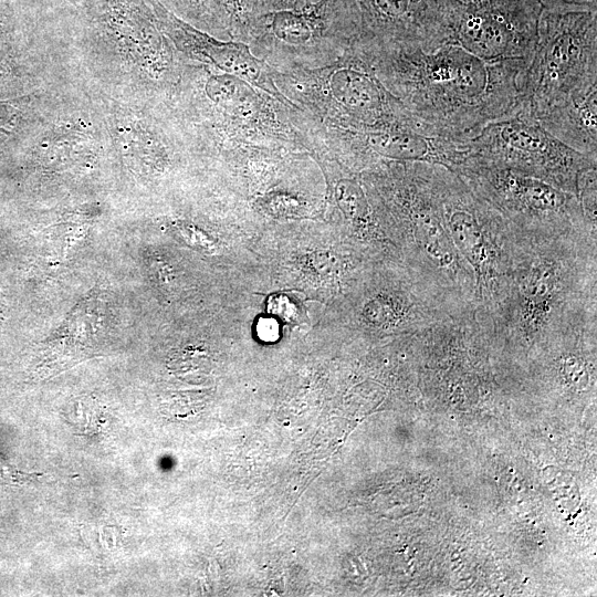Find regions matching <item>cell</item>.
<instances>
[{
	"mask_svg": "<svg viewBox=\"0 0 597 597\" xmlns=\"http://www.w3.org/2000/svg\"><path fill=\"white\" fill-rule=\"evenodd\" d=\"M334 306L339 327L365 339L410 337L462 313L402 261L392 259L371 261Z\"/></svg>",
	"mask_w": 597,
	"mask_h": 597,
	"instance_id": "obj_5",
	"label": "cell"
},
{
	"mask_svg": "<svg viewBox=\"0 0 597 597\" xmlns=\"http://www.w3.org/2000/svg\"><path fill=\"white\" fill-rule=\"evenodd\" d=\"M543 9L553 11H597V0H538Z\"/></svg>",
	"mask_w": 597,
	"mask_h": 597,
	"instance_id": "obj_17",
	"label": "cell"
},
{
	"mask_svg": "<svg viewBox=\"0 0 597 597\" xmlns=\"http://www.w3.org/2000/svg\"><path fill=\"white\" fill-rule=\"evenodd\" d=\"M505 218L511 228L528 233L589 232L576 195L512 169L471 165L457 172Z\"/></svg>",
	"mask_w": 597,
	"mask_h": 597,
	"instance_id": "obj_10",
	"label": "cell"
},
{
	"mask_svg": "<svg viewBox=\"0 0 597 597\" xmlns=\"http://www.w3.org/2000/svg\"><path fill=\"white\" fill-rule=\"evenodd\" d=\"M596 87L597 11L543 9L517 114L535 121L569 97Z\"/></svg>",
	"mask_w": 597,
	"mask_h": 597,
	"instance_id": "obj_6",
	"label": "cell"
},
{
	"mask_svg": "<svg viewBox=\"0 0 597 597\" xmlns=\"http://www.w3.org/2000/svg\"><path fill=\"white\" fill-rule=\"evenodd\" d=\"M442 216L452 242L475 280V304L489 311L510 271L514 233L505 218L457 172L434 166Z\"/></svg>",
	"mask_w": 597,
	"mask_h": 597,
	"instance_id": "obj_7",
	"label": "cell"
},
{
	"mask_svg": "<svg viewBox=\"0 0 597 597\" xmlns=\"http://www.w3.org/2000/svg\"><path fill=\"white\" fill-rule=\"evenodd\" d=\"M436 164L383 161L363 171L384 209L402 262L459 312L476 308L472 270L448 232Z\"/></svg>",
	"mask_w": 597,
	"mask_h": 597,
	"instance_id": "obj_3",
	"label": "cell"
},
{
	"mask_svg": "<svg viewBox=\"0 0 597 597\" xmlns=\"http://www.w3.org/2000/svg\"><path fill=\"white\" fill-rule=\"evenodd\" d=\"M160 30L177 48L208 62L223 73L235 75L264 91L287 109L298 107L289 101L273 81V69L255 56L250 46L241 41H221L200 31L177 17L158 0H151Z\"/></svg>",
	"mask_w": 597,
	"mask_h": 597,
	"instance_id": "obj_12",
	"label": "cell"
},
{
	"mask_svg": "<svg viewBox=\"0 0 597 597\" xmlns=\"http://www.w3.org/2000/svg\"><path fill=\"white\" fill-rule=\"evenodd\" d=\"M273 81L280 83L283 95L298 100L321 118L328 134L399 127L438 135L385 87L356 42L325 66L284 72L274 69Z\"/></svg>",
	"mask_w": 597,
	"mask_h": 597,
	"instance_id": "obj_4",
	"label": "cell"
},
{
	"mask_svg": "<svg viewBox=\"0 0 597 597\" xmlns=\"http://www.w3.org/2000/svg\"><path fill=\"white\" fill-rule=\"evenodd\" d=\"M318 0H258L260 13L276 10H298Z\"/></svg>",
	"mask_w": 597,
	"mask_h": 597,
	"instance_id": "obj_18",
	"label": "cell"
},
{
	"mask_svg": "<svg viewBox=\"0 0 597 597\" xmlns=\"http://www.w3.org/2000/svg\"><path fill=\"white\" fill-rule=\"evenodd\" d=\"M357 46L385 87L444 136L469 139L519 113L525 61H488L453 43Z\"/></svg>",
	"mask_w": 597,
	"mask_h": 597,
	"instance_id": "obj_1",
	"label": "cell"
},
{
	"mask_svg": "<svg viewBox=\"0 0 597 597\" xmlns=\"http://www.w3.org/2000/svg\"><path fill=\"white\" fill-rule=\"evenodd\" d=\"M62 1H65V2H73V1H76V0H62Z\"/></svg>",
	"mask_w": 597,
	"mask_h": 597,
	"instance_id": "obj_19",
	"label": "cell"
},
{
	"mask_svg": "<svg viewBox=\"0 0 597 597\" xmlns=\"http://www.w3.org/2000/svg\"><path fill=\"white\" fill-rule=\"evenodd\" d=\"M164 7L185 21L208 30H218L205 0H158Z\"/></svg>",
	"mask_w": 597,
	"mask_h": 597,
	"instance_id": "obj_16",
	"label": "cell"
},
{
	"mask_svg": "<svg viewBox=\"0 0 597 597\" xmlns=\"http://www.w3.org/2000/svg\"><path fill=\"white\" fill-rule=\"evenodd\" d=\"M597 87L574 95L538 117L536 122L568 147L597 157Z\"/></svg>",
	"mask_w": 597,
	"mask_h": 597,
	"instance_id": "obj_14",
	"label": "cell"
},
{
	"mask_svg": "<svg viewBox=\"0 0 597 597\" xmlns=\"http://www.w3.org/2000/svg\"><path fill=\"white\" fill-rule=\"evenodd\" d=\"M431 0H354L360 27L358 40L373 44H422Z\"/></svg>",
	"mask_w": 597,
	"mask_h": 597,
	"instance_id": "obj_13",
	"label": "cell"
},
{
	"mask_svg": "<svg viewBox=\"0 0 597 597\" xmlns=\"http://www.w3.org/2000/svg\"><path fill=\"white\" fill-rule=\"evenodd\" d=\"M468 145L470 158L465 167L512 169L576 196L580 174L597 167V157L568 147L536 121L521 114L488 124L469 138Z\"/></svg>",
	"mask_w": 597,
	"mask_h": 597,
	"instance_id": "obj_9",
	"label": "cell"
},
{
	"mask_svg": "<svg viewBox=\"0 0 597 597\" xmlns=\"http://www.w3.org/2000/svg\"><path fill=\"white\" fill-rule=\"evenodd\" d=\"M359 19L354 0H318L298 10L260 13L249 29L247 40L261 48L265 60L272 56L323 60L327 48L343 55L358 40Z\"/></svg>",
	"mask_w": 597,
	"mask_h": 597,
	"instance_id": "obj_11",
	"label": "cell"
},
{
	"mask_svg": "<svg viewBox=\"0 0 597 597\" xmlns=\"http://www.w3.org/2000/svg\"><path fill=\"white\" fill-rule=\"evenodd\" d=\"M218 30L234 39H247L252 21L260 14L258 0H205Z\"/></svg>",
	"mask_w": 597,
	"mask_h": 597,
	"instance_id": "obj_15",
	"label": "cell"
},
{
	"mask_svg": "<svg viewBox=\"0 0 597 597\" xmlns=\"http://www.w3.org/2000/svg\"><path fill=\"white\" fill-rule=\"evenodd\" d=\"M422 49L453 43L488 61L530 63L543 10L538 0H431Z\"/></svg>",
	"mask_w": 597,
	"mask_h": 597,
	"instance_id": "obj_8",
	"label": "cell"
},
{
	"mask_svg": "<svg viewBox=\"0 0 597 597\" xmlns=\"http://www.w3.org/2000/svg\"><path fill=\"white\" fill-rule=\"evenodd\" d=\"M513 233L502 293L489 311H476L494 348L533 355L557 334L597 317V234Z\"/></svg>",
	"mask_w": 597,
	"mask_h": 597,
	"instance_id": "obj_2",
	"label": "cell"
}]
</instances>
